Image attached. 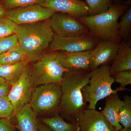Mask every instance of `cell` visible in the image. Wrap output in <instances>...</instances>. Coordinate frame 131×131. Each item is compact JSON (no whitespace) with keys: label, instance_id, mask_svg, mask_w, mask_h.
<instances>
[{"label":"cell","instance_id":"17","mask_svg":"<svg viewBox=\"0 0 131 131\" xmlns=\"http://www.w3.org/2000/svg\"><path fill=\"white\" fill-rule=\"evenodd\" d=\"M131 70V48L130 43L124 41L120 43L117 54L110 66V75Z\"/></svg>","mask_w":131,"mask_h":131},{"label":"cell","instance_id":"14","mask_svg":"<svg viewBox=\"0 0 131 131\" xmlns=\"http://www.w3.org/2000/svg\"><path fill=\"white\" fill-rule=\"evenodd\" d=\"M90 51L56 52L58 61L64 68L69 70H90L89 66Z\"/></svg>","mask_w":131,"mask_h":131},{"label":"cell","instance_id":"13","mask_svg":"<svg viewBox=\"0 0 131 131\" xmlns=\"http://www.w3.org/2000/svg\"><path fill=\"white\" fill-rule=\"evenodd\" d=\"M40 5L56 12L67 14L75 18L87 16L88 7L80 0H45Z\"/></svg>","mask_w":131,"mask_h":131},{"label":"cell","instance_id":"2","mask_svg":"<svg viewBox=\"0 0 131 131\" xmlns=\"http://www.w3.org/2000/svg\"><path fill=\"white\" fill-rule=\"evenodd\" d=\"M16 35L20 47L31 62L45 52L55 34L49 19L34 24L18 25Z\"/></svg>","mask_w":131,"mask_h":131},{"label":"cell","instance_id":"1","mask_svg":"<svg viewBox=\"0 0 131 131\" xmlns=\"http://www.w3.org/2000/svg\"><path fill=\"white\" fill-rule=\"evenodd\" d=\"M90 71L69 70L63 75L59 114L67 122H76L78 116L87 109L88 104L83 101L82 90L89 81Z\"/></svg>","mask_w":131,"mask_h":131},{"label":"cell","instance_id":"4","mask_svg":"<svg viewBox=\"0 0 131 131\" xmlns=\"http://www.w3.org/2000/svg\"><path fill=\"white\" fill-rule=\"evenodd\" d=\"M91 77L88 84L82 89L83 101L88 104L89 109H96L99 101L118 91L130 90L120 86L115 90L112 86L115 82L114 78L110 75V66L102 65L90 71Z\"/></svg>","mask_w":131,"mask_h":131},{"label":"cell","instance_id":"27","mask_svg":"<svg viewBox=\"0 0 131 131\" xmlns=\"http://www.w3.org/2000/svg\"><path fill=\"white\" fill-rule=\"evenodd\" d=\"M19 46L16 34L0 38V55Z\"/></svg>","mask_w":131,"mask_h":131},{"label":"cell","instance_id":"33","mask_svg":"<svg viewBox=\"0 0 131 131\" xmlns=\"http://www.w3.org/2000/svg\"><path fill=\"white\" fill-rule=\"evenodd\" d=\"M118 131H131V128H122Z\"/></svg>","mask_w":131,"mask_h":131},{"label":"cell","instance_id":"6","mask_svg":"<svg viewBox=\"0 0 131 131\" xmlns=\"http://www.w3.org/2000/svg\"><path fill=\"white\" fill-rule=\"evenodd\" d=\"M61 95L60 84H41L34 88L29 104L38 118H51L59 114Z\"/></svg>","mask_w":131,"mask_h":131},{"label":"cell","instance_id":"23","mask_svg":"<svg viewBox=\"0 0 131 131\" xmlns=\"http://www.w3.org/2000/svg\"><path fill=\"white\" fill-rule=\"evenodd\" d=\"M88 5L90 15L100 14L108 9L111 0H85Z\"/></svg>","mask_w":131,"mask_h":131},{"label":"cell","instance_id":"9","mask_svg":"<svg viewBox=\"0 0 131 131\" xmlns=\"http://www.w3.org/2000/svg\"><path fill=\"white\" fill-rule=\"evenodd\" d=\"M29 63L26 67L19 79L12 85L8 96L13 107V117L17 111L30 103L34 88Z\"/></svg>","mask_w":131,"mask_h":131},{"label":"cell","instance_id":"24","mask_svg":"<svg viewBox=\"0 0 131 131\" xmlns=\"http://www.w3.org/2000/svg\"><path fill=\"white\" fill-rule=\"evenodd\" d=\"M17 24L7 17H0V38L16 34Z\"/></svg>","mask_w":131,"mask_h":131},{"label":"cell","instance_id":"12","mask_svg":"<svg viewBox=\"0 0 131 131\" xmlns=\"http://www.w3.org/2000/svg\"><path fill=\"white\" fill-rule=\"evenodd\" d=\"M76 121L79 131H116L101 112L96 109L87 108L78 116Z\"/></svg>","mask_w":131,"mask_h":131},{"label":"cell","instance_id":"20","mask_svg":"<svg viewBox=\"0 0 131 131\" xmlns=\"http://www.w3.org/2000/svg\"><path fill=\"white\" fill-rule=\"evenodd\" d=\"M27 59L25 52L19 46L0 55V66L14 64Z\"/></svg>","mask_w":131,"mask_h":131},{"label":"cell","instance_id":"18","mask_svg":"<svg viewBox=\"0 0 131 131\" xmlns=\"http://www.w3.org/2000/svg\"><path fill=\"white\" fill-rule=\"evenodd\" d=\"M30 62V61L27 59L14 64L0 66V77L12 86L19 79Z\"/></svg>","mask_w":131,"mask_h":131},{"label":"cell","instance_id":"21","mask_svg":"<svg viewBox=\"0 0 131 131\" xmlns=\"http://www.w3.org/2000/svg\"><path fill=\"white\" fill-rule=\"evenodd\" d=\"M124 99V105L119 113L118 121L124 128H131V96L126 95Z\"/></svg>","mask_w":131,"mask_h":131},{"label":"cell","instance_id":"11","mask_svg":"<svg viewBox=\"0 0 131 131\" xmlns=\"http://www.w3.org/2000/svg\"><path fill=\"white\" fill-rule=\"evenodd\" d=\"M120 43L109 40L99 41L89 54V66L92 70L102 65H108L117 54Z\"/></svg>","mask_w":131,"mask_h":131},{"label":"cell","instance_id":"25","mask_svg":"<svg viewBox=\"0 0 131 131\" xmlns=\"http://www.w3.org/2000/svg\"><path fill=\"white\" fill-rule=\"evenodd\" d=\"M45 0H3L0 3L6 11L19 7L40 4Z\"/></svg>","mask_w":131,"mask_h":131},{"label":"cell","instance_id":"31","mask_svg":"<svg viewBox=\"0 0 131 131\" xmlns=\"http://www.w3.org/2000/svg\"><path fill=\"white\" fill-rule=\"evenodd\" d=\"M38 123L39 131H52L50 128L46 124L41 122L38 119Z\"/></svg>","mask_w":131,"mask_h":131},{"label":"cell","instance_id":"3","mask_svg":"<svg viewBox=\"0 0 131 131\" xmlns=\"http://www.w3.org/2000/svg\"><path fill=\"white\" fill-rule=\"evenodd\" d=\"M125 10L124 6L113 5L100 14L87 15L77 19L87 27L89 34L95 37L120 43L122 39L118 35V20Z\"/></svg>","mask_w":131,"mask_h":131},{"label":"cell","instance_id":"8","mask_svg":"<svg viewBox=\"0 0 131 131\" xmlns=\"http://www.w3.org/2000/svg\"><path fill=\"white\" fill-rule=\"evenodd\" d=\"M55 13L40 4H35L7 10L6 16L17 25H26L49 19Z\"/></svg>","mask_w":131,"mask_h":131},{"label":"cell","instance_id":"7","mask_svg":"<svg viewBox=\"0 0 131 131\" xmlns=\"http://www.w3.org/2000/svg\"><path fill=\"white\" fill-rule=\"evenodd\" d=\"M98 39L89 34L71 37L55 35L48 51L78 52L91 51L98 43Z\"/></svg>","mask_w":131,"mask_h":131},{"label":"cell","instance_id":"5","mask_svg":"<svg viewBox=\"0 0 131 131\" xmlns=\"http://www.w3.org/2000/svg\"><path fill=\"white\" fill-rule=\"evenodd\" d=\"M29 65L34 88L50 83L61 85L63 74L69 70L60 63L56 51L45 52Z\"/></svg>","mask_w":131,"mask_h":131},{"label":"cell","instance_id":"16","mask_svg":"<svg viewBox=\"0 0 131 131\" xmlns=\"http://www.w3.org/2000/svg\"><path fill=\"white\" fill-rule=\"evenodd\" d=\"M14 117L17 121L14 125L18 131H39L37 116L29 103L17 111Z\"/></svg>","mask_w":131,"mask_h":131},{"label":"cell","instance_id":"19","mask_svg":"<svg viewBox=\"0 0 131 131\" xmlns=\"http://www.w3.org/2000/svg\"><path fill=\"white\" fill-rule=\"evenodd\" d=\"M46 124L52 131H79L80 127L77 122L69 123L64 120L60 114L49 118H38Z\"/></svg>","mask_w":131,"mask_h":131},{"label":"cell","instance_id":"28","mask_svg":"<svg viewBox=\"0 0 131 131\" xmlns=\"http://www.w3.org/2000/svg\"><path fill=\"white\" fill-rule=\"evenodd\" d=\"M115 82L120 84V87L125 88L131 84V70L121 71L113 76Z\"/></svg>","mask_w":131,"mask_h":131},{"label":"cell","instance_id":"29","mask_svg":"<svg viewBox=\"0 0 131 131\" xmlns=\"http://www.w3.org/2000/svg\"><path fill=\"white\" fill-rule=\"evenodd\" d=\"M12 85L0 77V97H8Z\"/></svg>","mask_w":131,"mask_h":131},{"label":"cell","instance_id":"30","mask_svg":"<svg viewBox=\"0 0 131 131\" xmlns=\"http://www.w3.org/2000/svg\"><path fill=\"white\" fill-rule=\"evenodd\" d=\"M0 131H18L9 120L0 118Z\"/></svg>","mask_w":131,"mask_h":131},{"label":"cell","instance_id":"15","mask_svg":"<svg viewBox=\"0 0 131 131\" xmlns=\"http://www.w3.org/2000/svg\"><path fill=\"white\" fill-rule=\"evenodd\" d=\"M105 100V105L101 113L116 131L119 130L123 127L118 121V116L124 105V101L120 99L117 93L110 95Z\"/></svg>","mask_w":131,"mask_h":131},{"label":"cell","instance_id":"10","mask_svg":"<svg viewBox=\"0 0 131 131\" xmlns=\"http://www.w3.org/2000/svg\"><path fill=\"white\" fill-rule=\"evenodd\" d=\"M54 34L63 37L89 34V30L77 18L70 15L56 12L50 19Z\"/></svg>","mask_w":131,"mask_h":131},{"label":"cell","instance_id":"32","mask_svg":"<svg viewBox=\"0 0 131 131\" xmlns=\"http://www.w3.org/2000/svg\"><path fill=\"white\" fill-rule=\"evenodd\" d=\"M6 11L4 9L2 5L0 4V17H5L6 16Z\"/></svg>","mask_w":131,"mask_h":131},{"label":"cell","instance_id":"26","mask_svg":"<svg viewBox=\"0 0 131 131\" xmlns=\"http://www.w3.org/2000/svg\"><path fill=\"white\" fill-rule=\"evenodd\" d=\"M14 109L8 97H0V118L9 120L12 122Z\"/></svg>","mask_w":131,"mask_h":131},{"label":"cell","instance_id":"22","mask_svg":"<svg viewBox=\"0 0 131 131\" xmlns=\"http://www.w3.org/2000/svg\"><path fill=\"white\" fill-rule=\"evenodd\" d=\"M119 24L118 35L121 39L126 40L130 37L131 30V9L122 15Z\"/></svg>","mask_w":131,"mask_h":131}]
</instances>
